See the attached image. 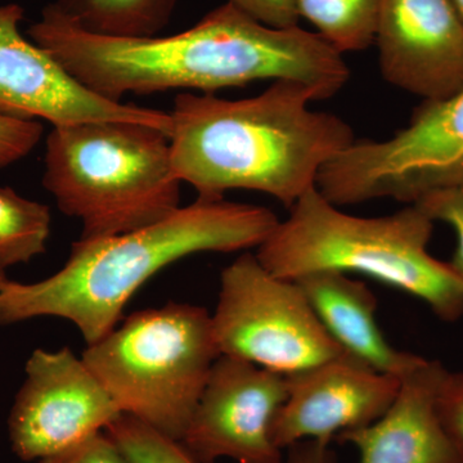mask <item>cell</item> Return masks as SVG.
<instances>
[{"mask_svg": "<svg viewBox=\"0 0 463 463\" xmlns=\"http://www.w3.org/2000/svg\"><path fill=\"white\" fill-rule=\"evenodd\" d=\"M279 222L267 207L197 197L141 230L79 239L53 276L35 283L5 282L0 326L57 317L74 323L91 345L114 330L133 295L167 265L199 252L259 248Z\"/></svg>", "mask_w": 463, "mask_h": 463, "instance_id": "obj_3", "label": "cell"}, {"mask_svg": "<svg viewBox=\"0 0 463 463\" xmlns=\"http://www.w3.org/2000/svg\"><path fill=\"white\" fill-rule=\"evenodd\" d=\"M285 450L282 463H339L331 444L318 440H301Z\"/></svg>", "mask_w": 463, "mask_h": 463, "instance_id": "obj_25", "label": "cell"}, {"mask_svg": "<svg viewBox=\"0 0 463 463\" xmlns=\"http://www.w3.org/2000/svg\"><path fill=\"white\" fill-rule=\"evenodd\" d=\"M243 14L273 29L298 26V0H228Z\"/></svg>", "mask_w": 463, "mask_h": 463, "instance_id": "obj_24", "label": "cell"}, {"mask_svg": "<svg viewBox=\"0 0 463 463\" xmlns=\"http://www.w3.org/2000/svg\"><path fill=\"white\" fill-rule=\"evenodd\" d=\"M435 222L417 205L394 214H346L310 188L258 248L269 272L297 281L319 270L359 273L428 304L444 322L463 317V283L428 251Z\"/></svg>", "mask_w": 463, "mask_h": 463, "instance_id": "obj_4", "label": "cell"}, {"mask_svg": "<svg viewBox=\"0 0 463 463\" xmlns=\"http://www.w3.org/2000/svg\"><path fill=\"white\" fill-rule=\"evenodd\" d=\"M288 377L221 355L181 443L199 463H282L270 437L277 411L288 398Z\"/></svg>", "mask_w": 463, "mask_h": 463, "instance_id": "obj_11", "label": "cell"}, {"mask_svg": "<svg viewBox=\"0 0 463 463\" xmlns=\"http://www.w3.org/2000/svg\"><path fill=\"white\" fill-rule=\"evenodd\" d=\"M51 227L50 207L0 185V269L44 254Z\"/></svg>", "mask_w": 463, "mask_h": 463, "instance_id": "obj_18", "label": "cell"}, {"mask_svg": "<svg viewBox=\"0 0 463 463\" xmlns=\"http://www.w3.org/2000/svg\"><path fill=\"white\" fill-rule=\"evenodd\" d=\"M39 463H129L105 431Z\"/></svg>", "mask_w": 463, "mask_h": 463, "instance_id": "obj_23", "label": "cell"}, {"mask_svg": "<svg viewBox=\"0 0 463 463\" xmlns=\"http://www.w3.org/2000/svg\"><path fill=\"white\" fill-rule=\"evenodd\" d=\"M7 274H5V270L0 269V288L5 285V282L8 281Z\"/></svg>", "mask_w": 463, "mask_h": 463, "instance_id": "obj_27", "label": "cell"}, {"mask_svg": "<svg viewBox=\"0 0 463 463\" xmlns=\"http://www.w3.org/2000/svg\"><path fill=\"white\" fill-rule=\"evenodd\" d=\"M43 132L39 121L0 114V169L26 157L41 141Z\"/></svg>", "mask_w": 463, "mask_h": 463, "instance_id": "obj_21", "label": "cell"}, {"mask_svg": "<svg viewBox=\"0 0 463 463\" xmlns=\"http://www.w3.org/2000/svg\"><path fill=\"white\" fill-rule=\"evenodd\" d=\"M205 307L139 310L81 355L121 413L182 441L216 359Z\"/></svg>", "mask_w": 463, "mask_h": 463, "instance_id": "obj_6", "label": "cell"}, {"mask_svg": "<svg viewBox=\"0 0 463 463\" xmlns=\"http://www.w3.org/2000/svg\"><path fill=\"white\" fill-rule=\"evenodd\" d=\"M24 8L0 7V114L53 125L120 120L149 125L170 138L169 112L114 102L88 90L60 62L20 32Z\"/></svg>", "mask_w": 463, "mask_h": 463, "instance_id": "obj_10", "label": "cell"}, {"mask_svg": "<svg viewBox=\"0 0 463 463\" xmlns=\"http://www.w3.org/2000/svg\"><path fill=\"white\" fill-rule=\"evenodd\" d=\"M438 404L441 422L463 463V373H448Z\"/></svg>", "mask_w": 463, "mask_h": 463, "instance_id": "obj_22", "label": "cell"}, {"mask_svg": "<svg viewBox=\"0 0 463 463\" xmlns=\"http://www.w3.org/2000/svg\"><path fill=\"white\" fill-rule=\"evenodd\" d=\"M178 0H54L50 7L84 32L114 38L157 36Z\"/></svg>", "mask_w": 463, "mask_h": 463, "instance_id": "obj_16", "label": "cell"}, {"mask_svg": "<svg viewBox=\"0 0 463 463\" xmlns=\"http://www.w3.org/2000/svg\"><path fill=\"white\" fill-rule=\"evenodd\" d=\"M105 432L129 463H199L181 441L128 414H121L109 423Z\"/></svg>", "mask_w": 463, "mask_h": 463, "instance_id": "obj_19", "label": "cell"}, {"mask_svg": "<svg viewBox=\"0 0 463 463\" xmlns=\"http://www.w3.org/2000/svg\"><path fill=\"white\" fill-rule=\"evenodd\" d=\"M380 7L381 0H298V17L340 53L373 44Z\"/></svg>", "mask_w": 463, "mask_h": 463, "instance_id": "obj_17", "label": "cell"}, {"mask_svg": "<svg viewBox=\"0 0 463 463\" xmlns=\"http://www.w3.org/2000/svg\"><path fill=\"white\" fill-rule=\"evenodd\" d=\"M449 371L422 358L401 379L397 397L377 421L336 438L358 450V463H461L439 413Z\"/></svg>", "mask_w": 463, "mask_h": 463, "instance_id": "obj_14", "label": "cell"}, {"mask_svg": "<svg viewBox=\"0 0 463 463\" xmlns=\"http://www.w3.org/2000/svg\"><path fill=\"white\" fill-rule=\"evenodd\" d=\"M414 205L422 209L432 221L443 222L455 231L457 246L448 264L463 283V187L431 192Z\"/></svg>", "mask_w": 463, "mask_h": 463, "instance_id": "obj_20", "label": "cell"}, {"mask_svg": "<svg viewBox=\"0 0 463 463\" xmlns=\"http://www.w3.org/2000/svg\"><path fill=\"white\" fill-rule=\"evenodd\" d=\"M170 138L149 125L90 121L53 127L43 185L83 225L80 240L141 230L181 207Z\"/></svg>", "mask_w": 463, "mask_h": 463, "instance_id": "obj_5", "label": "cell"}, {"mask_svg": "<svg viewBox=\"0 0 463 463\" xmlns=\"http://www.w3.org/2000/svg\"><path fill=\"white\" fill-rule=\"evenodd\" d=\"M27 35L76 80L114 102L172 90L214 94L259 80L298 81L327 99L350 76L343 53L319 33L265 26L230 2L185 32L151 38L87 33L47 5Z\"/></svg>", "mask_w": 463, "mask_h": 463, "instance_id": "obj_1", "label": "cell"}, {"mask_svg": "<svg viewBox=\"0 0 463 463\" xmlns=\"http://www.w3.org/2000/svg\"><path fill=\"white\" fill-rule=\"evenodd\" d=\"M318 99V91L294 80L272 81L243 99L179 93L169 112L174 172L203 199L250 190L289 209L355 141L345 120L309 108Z\"/></svg>", "mask_w": 463, "mask_h": 463, "instance_id": "obj_2", "label": "cell"}, {"mask_svg": "<svg viewBox=\"0 0 463 463\" xmlns=\"http://www.w3.org/2000/svg\"><path fill=\"white\" fill-rule=\"evenodd\" d=\"M374 43L389 84L441 100L463 90V23L450 0H381Z\"/></svg>", "mask_w": 463, "mask_h": 463, "instance_id": "obj_13", "label": "cell"}, {"mask_svg": "<svg viewBox=\"0 0 463 463\" xmlns=\"http://www.w3.org/2000/svg\"><path fill=\"white\" fill-rule=\"evenodd\" d=\"M316 187L339 207L376 199L413 205L431 192L463 187V90L422 100L392 138L354 141L322 167Z\"/></svg>", "mask_w": 463, "mask_h": 463, "instance_id": "obj_7", "label": "cell"}, {"mask_svg": "<svg viewBox=\"0 0 463 463\" xmlns=\"http://www.w3.org/2000/svg\"><path fill=\"white\" fill-rule=\"evenodd\" d=\"M213 331L221 355L273 373H300L344 354L295 281L267 269L251 252L222 272Z\"/></svg>", "mask_w": 463, "mask_h": 463, "instance_id": "obj_8", "label": "cell"}, {"mask_svg": "<svg viewBox=\"0 0 463 463\" xmlns=\"http://www.w3.org/2000/svg\"><path fill=\"white\" fill-rule=\"evenodd\" d=\"M8 417L12 450L42 461L106 430L121 411L83 358L69 347L36 349Z\"/></svg>", "mask_w": 463, "mask_h": 463, "instance_id": "obj_9", "label": "cell"}, {"mask_svg": "<svg viewBox=\"0 0 463 463\" xmlns=\"http://www.w3.org/2000/svg\"><path fill=\"white\" fill-rule=\"evenodd\" d=\"M337 345L381 373H410L421 356L395 349L377 325V298L364 282L337 270H319L297 281Z\"/></svg>", "mask_w": 463, "mask_h": 463, "instance_id": "obj_15", "label": "cell"}, {"mask_svg": "<svg viewBox=\"0 0 463 463\" xmlns=\"http://www.w3.org/2000/svg\"><path fill=\"white\" fill-rule=\"evenodd\" d=\"M450 2H452L453 7L456 8L457 14H458L463 23V0H450Z\"/></svg>", "mask_w": 463, "mask_h": 463, "instance_id": "obj_26", "label": "cell"}, {"mask_svg": "<svg viewBox=\"0 0 463 463\" xmlns=\"http://www.w3.org/2000/svg\"><path fill=\"white\" fill-rule=\"evenodd\" d=\"M286 377L288 398L270 428L282 450L301 440L331 444L343 432L371 425L388 411L401 386L398 377L347 353Z\"/></svg>", "mask_w": 463, "mask_h": 463, "instance_id": "obj_12", "label": "cell"}]
</instances>
